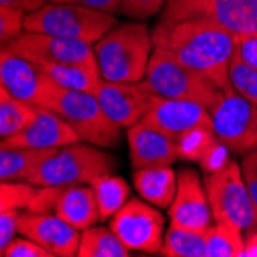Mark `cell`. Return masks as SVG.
I'll list each match as a JSON object with an SVG mask.
<instances>
[{
  "label": "cell",
  "instance_id": "1",
  "mask_svg": "<svg viewBox=\"0 0 257 257\" xmlns=\"http://www.w3.org/2000/svg\"><path fill=\"white\" fill-rule=\"evenodd\" d=\"M237 34L209 19L159 22L153 31L154 48H162L180 63L208 76L223 92L231 89L229 62L234 54Z\"/></svg>",
  "mask_w": 257,
  "mask_h": 257
},
{
  "label": "cell",
  "instance_id": "2",
  "mask_svg": "<svg viewBox=\"0 0 257 257\" xmlns=\"http://www.w3.org/2000/svg\"><path fill=\"white\" fill-rule=\"evenodd\" d=\"M92 48L103 80L134 83L147 76L154 48L153 34L144 22H123L114 25Z\"/></svg>",
  "mask_w": 257,
  "mask_h": 257
},
{
  "label": "cell",
  "instance_id": "3",
  "mask_svg": "<svg viewBox=\"0 0 257 257\" xmlns=\"http://www.w3.org/2000/svg\"><path fill=\"white\" fill-rule=\"evenodd\" d=\"M40 106L57 112L83 142L103 150L119 147L120 126L105 114L94 92L66 89L51 80Z\"/></svg>",
  "mask_w": 257,
  "mask_h": 257
},
{
  "label": "cell",
  "instance_id": "4",
  "mask_svg": "<svg viewBox=\"0 0 257 257\" xmlns=\"http://www.w3.org/2000/svg\"><path fill=\"white\" fill-rule=\"evenodd\" d=\"M145 82L160 97L196 102L209 111H213L223 97V89L217 83L180 63L162 48H153Z\"/></svg>",
  "mask_w": 257,
  "mask_h": 257
},
{
  "label": "cell",
  "instance_id": "5",
  "mask_svg": "<svg viewBox=\"0 0 257 257\" xmlns=\"http://www.w3.org/2000/svg\"><path fill=\"white\" fill-rule=\"evenodd\" d=\"M117 160L114 156L91 144H71L57 150L28 177L36 186L89 185L96 177L114 173Z\"/></svg>",
  "mask_w": 257,
  "mask_h": 257
},
{
  "label": "cell",
  "instance_id": "6",
  "mask_svg": "<svg viewBox=\"0 0 257 257\" xmlns=\"http://www.w3.org/2000/svg\"><path fill=\"white\" fill-rule=\"evenodd\" d=\"M114 25H117L114 14L77 4L48 2L25 17V31L74 39L89 45L100 40Z\"/></svg>",
  "mask_w": 257,
  "mask_h": 257
},
{
  "label": "cell",
  "instance_id": "7",
  "mask_svg": "<svg viewBox=\"0 0 257 257\" xmlns=\"http://www.w3.org/2000/svg\"><path fill=\"white\" fill-rule=\"evenodd\" d=\"M203 185L216 222L231 223L243 232L257 229L254 206L236 160L231 159L216 173L205 176Z\"/></svg>",
  "mask_w": 257,
  "mask_h": 257
},
{
  "label": "cell",
  "instance_id": "8",
  "mask_svg": "<svg viewBox=\"0 0 257 257\" xmlns=\"http://www.w3.org/2000/svg\"><path fill=\"white\" fill-rule=\"evenodd\" d=\"M209 19L234 34L257 33V0H171L160 22Z\"/></svg>",
  "mask_w": 257,
  "mask_h": 257
},
{
  "label": "cell",
  "instance_id": "9",
  "mask_svg": "<svg viewBox=\"0 0 257 257\" xmlns=\"http://www.w3.org/2000/svg\"><path fill=\"white\" fill-rule=\"evenodd\" d=\"M2 48L20 57H25L34 63L51 62L74 65L100 74L94 48L86 42L57 37L51 34L23 31L19 37H16L13 42L7 43Z\"/></svg>",
  "mask_w": 257,
  "mask_h": 257
},
{
  "label": "cell",
  "instance_id": "10",
  "mask_svg": "<svg viewBox=\"0 0 257 257\" xmlns=\"http://www.w3.org/2000/svg\"><path fill=\"white\" fill-rule=\"evenodd\" d=\"M213 131L234 154L245 156L257 148V106L231 88L211 111Z\"/></svg>",
  "mask_w": 257,
  "mask_h": 257
},
{
  "label": "cell",
  "instance_id": "11",
  "mask_svg": "<svg viewBox=\"0 0 257 257\" xmlns=\"http://www.w3.org/2000/svg\"><path fill=\"white\" fill-rule=\"evenodd\" d=\"M163 219L157 206L137 197L126 203L109 220V228L131 251L160 252L163 245Z\"/></svg>",
  "mask_w": 257,
  "mask_h": 257
},
{
  "label": "cell",
  "instance_id": "12",
  "mask_svg": "<svg viewBox=\"0 0 257 257\" xmlns=\"http://www.w3.org/2000/svg\"><path fill=\"white\" fill-rule=\"evenodd\" d=\"M94 96L105 114L120 128L139 123L153 108L156 99L145 79L134 83H115L102 79Z\"/></svg>",
  "mask_w": 257,
  "mask_h": 257
},
{
  "label": "cell",
  "instance_id": "13",
  "mask_svg": "<svg viewBox=\"0 0 257 257\" xmlns=\"http://www.w3.org/2000/svg\"><path fill=\"white\" fill-rule=\"evenodd\" d=\"M170 225L206 232L213 226V211L208 202L205 185L193 168H182L177 173V191L170 205Z\"/></svg>",
  "mask_w": 257,
  "mask_h": 257
},
{
  "label": "cell",
  "instance_id": "14",
  "mask_svg": "<svg viewBox=\"0 0 257 257\" xmlns=\"http://www.w3.org/2000/svg\"><path fill=\"white\" fill-rule=\"evenodd\" d=\"M142 122L168 136L174 142L197 128L213 130L211 111L205 106L188 100L165 99L157 94L153 108L148 111Z\"/></svg>",
  "mask_w": 257,
  "mask_h": 257
},
{
  "label": "cell",
  "instance_id": "15",
  "mask_svg": "<svg viewBox=\"0 0 257 257\" xmlns=\"http://www.w3.org/2000/svg\"><path fill=\"white\" fill-rule=\"evenodd\" d=\"M19 232L30 237L53 255H77L80 245L79 229L51 213H20Z\"/></svg>",
  "mask_w": 257,
  "mask_h": 257
},
{
  "label": "cell",
  "instance_id": "16",
  "mask_svg": "<svg viewBox=\"0 0 257 257\" xmlns=\"http://www.w3.org/2000/svg\"><path fill=\"white\" fill-rule=\"evenodd\" d=\"M82 142L77 133L69 126L57 112L50 108L39 106L34 120L17 134L5 137L0 142V150L8 148H62Z\"/></svg>",
  "mask_w": 257,
  "mask_h": 257
},
{
  "label": "cell",
  "instance_id": "17",
  "mask_svg": "<svg viewBox=\"0 0 257 257\" xmlns=\"http://www.w3.org/2000/svg\"><path fill=\"white\" fill-rule=\"evenodd\" d=\"M0 80L13 96L39 106L51 83V79L34 62L5 48L0 54Z\"/></svg>",
  "mask_w": 257,
  "mask_h": 257
},
{
  "label": "cell",
  "instance_id": "18",
  "mask_svg": "<svg viewBox=\"0 0 257 257\" xmlns=\"http://www.w3.org/2000/svg\"><path fill=\"white\" fill-rule=\"evenodd\" d=\"M126 136L130 159L134 170L171 167L180 159L174 140L142 120L130 126Z\"/></svg>",
  "mask_w": 257,
  "mask_h": 257
},
{
  "label": "cell",
  "instance_id": "19",
  "mask_svg": "<svg viewBox=\"0 0 257 257\" xmlns=\"http://www.w3.org/2000/svg\"><path fill=\"white\" fill-rule=\"evenodd\" d=\"M53 214L77 229L94 226L100 220L99 203L89 185L59 186Z\"/></svg>",
  "mask_w": 257,
  "mask_h": 257
},
{
  "label": "cell",
  "instance_id": "20",
  "mask_svg": "<svg viewBox=\"0 0 257 257\" xmlns=\"http://www.w3.org/2000/svg\"><path fill=\"white\" fill-rule=\"evenodd\" d=\"M179 156L183 160L196 162L205 176L213 174L231 160V153L214 134L211 128H197L177 140Z\"/></svg>",
  "mask_w": 257,
  "mask_h": 257
},
{
  "label": "cell",
  "instance_id": "21",
  "mask_svg": "<svg viewBox=\"0 0 257 257\" xmlns=\"http://www.w3.org/2000/svg\"><path fill=\"white\" fill-rule=\"evenodd\" d=\"M134 188L145 202L167 208L173 203L177 191V174L170 167L134 170Z\"/></svg>",
  "mask_w": 257,
  "mask_h": 257
},
{
  "label": "cell",
  "instance_id": "22",
  "mask_svg": "<svg viewBox=\"0 0 257 257\" xmlns=\"http://www.w3.org/2000/svg\"><path fill=\"white\" fill-rule=\"evenodd\" d=\"M59 148H8L0 150V179L2 182H27L42 163Z\"/></svg>",
  "mask_w": 257,
  "mask_h": 257
},
{
  "label": "cell",
  "instance_id": "23",
  "mask_svg": "<svg viewBox=\"0 0 257 257\" xmlns=\"http://www.w3.org/2000/svg\"><path fill=\"white\" fill-rule=\"evenodd\" d=\"M37 105L22 100L0 86V137H11L25 130L36 117Z\"/></svg>",
  "mask_w": 257,
  "mask_h": 257
},
{
  "label": "cell",
  "instance_id": "24",
  "mask_svg": "<svg viewBox=\"0 0 257 257\" xmlns=\"http://www.w3.org/2000/svg\"><path fill=\"white\" fill-rule=\"evenodd\" d=\"M79 257H128L130 249L117 234L105 226H89L80 234Z\"/></svg>",
  "mask_w": 257,
  "mask_h": 257
},
{
  "label": "cell",
  "instance_id": "25",
  "mask_svg": "<svg viewBox=\"0 0 257 257\" xmlns=\"http://www.w3.org/2000/svg\"><path fill=\"white\" fill-rule=\"evenodd\" d=\"M99 203L100 220L105 222L112 217L126 203L130 196V186L123 177L114 176L112 173L102 174L89 183Z\"/></svg>",
  "mask_w": 257,
  "mask_h": 257
},
{
  "label": "cell",
  "instance_id": "26",
  "mask_svg": "<svg viewBox=\"0 0 257 257\" xmlns=\"http://www.w3.org/2000/svg\"><path fill=\"white\" fill-rule=\"evenodd\" d=\"M42 71L48 76L54 83L66 89H77L94 92L102 82L100 74H96L82 66L51 63V62H39L36 63Z\"/></svg>",
  "mask_w": 257,
  "mask_h": 257
},
{
  "label": "cell",
  "instance_id": "27",
  "mask_svg": "<svg viewBox=\"0 0 257 257\" xmlns=\"http://www.w3.org/2000/svg\"><path fill=\"white\" fill-rule=\"evenodd\" d=\"M160 254L167 257H206L205 232L170 225L163 236Z\"/></svg>",
  "mask_w": 257,
  "mask_h": 257
},
{
  "label": "cell",
  "instance_id": "28",
  "mask_svg": "<svg viewBox=\"0 0 257 257\" xmlns=\"http://www.w3.org/2000/svg\"><path fill=\"white\" fill-rule=\"evenodd\" d=\"M242 232L231 223L216 222L205 232L206 257H240L245 237Z\"/></svg>",
  "mask_w": 257,
  "mask_h": 257
},
{
  "label": "cell",
  "instance_id": "29",
  "mask_svg": "<svg viewBox=\"0 0 257 257\" xmlns=\"http://www.w3.org/2000/svg\"><path fill=\"white\" fill-rule=\"evenodd\" d=\"M229 82L242 97L257 106V69L242 60L237 43L229 62Z\"/></svg>",
  "mask_w": 257,
  "mask_h": 257
},
{
  "label": "cell",
  "instance_id": "30",
  "mask_svg": "<svg viewBox=\"0 0 257 257\" xmlns=\"http://www.w3.org/2000/svg\"><path fill=\"white\" fill-rule=\"evenodd\" d=\"M39 186L30 182H2L0 185V211L28 209Z\"/></svg>",
  "mask_w": 257,
  "mask_h": 257
},
{
  "label": "cell",
  "instance_id": "31",
  "mask_svg": "<svg viewBox=\"0 0 257 257\" xmlns=\"http://www.w3.org/2000/svg\"><path fill=\"white\" fill-rule=\"evenodd\" d=\"M27 14L8 7H0V43L5 46L25 31Z\"/></svg>",
  "mask_w": 257,
  "mask_h": 257
},
{
  "label": "cell",
  "instance_id": "32",
  "mask_svg": "<svg viewBox=\"0 0 257 257\" xmlns=\"http://www.w3.org/2000/svg\"><path fill=\"white\" fill-rule=\"evenodd\" d=\"M171 0H122L119 13L131 20L142 22L165 8Z\"/></svg>",
  "mask_w": 257,
  "mask_h": 257
},
{
  "label": "cell",
  "instance_id": "33",
  "mask_svg": "<svg viewBox=\"0 0 257 257\" xmlns=\"http://www.w3.org/2000/svg\"><path fill=\"white\" fill-rule=\"evenodd\" d=\"M2 257H54L48 249L31 240L30 237H14L10 245L0 252Z\"/></svg>",
  "mask_w": 257,
  "mask_h": 257
},
{
  "label": "cell",
  "instance_id": "34",
  "mask_svg": "<svg viewBox=\"0 0 257 257\" xmlns=\"http://www.w3.org/2000/svg\"><path fill=\"white\" fill-rule=\"evenodd\" d=\"M240 171L257 217V148L243 156L240 162Z\"/></svg>",
  "mask_w": 257,
  "mask_h": 257
},
{
  "label": "cell",
  "instance_id": "35",
  "mask_svg": "<svg viewBox=\"0 0 257 257\" xmlns=\"http://www.w3.org/2000/svg\"><path fill=\"white\" fill-rule=\"evenodd\" d=\"M19 209H5L0 211V252L14 239L19 231Z\"/></svg>",
  "mask_w": 257,
  "mask_h": 257
},
{
  "label": "cell",
  "instance_id": "36",
  "mask_svg": "<svg viewBox=\"0 0 257 257\" xmlns=\"http://www.w3.org/2000/svg\"><path fill=\"white\" fill-rule=\"evenodd\" d=\"M237 50L245 63L257 69V33L239 34Z\"/></svg>",
  "mask_w": 257,
  "mask_h": 257
},
{
  "label": "cell",
  "instance_id": "37",
  "mask_svg": "<svg viewBox=\"0 0 257 257\" xmlns=\"http://www.w3.org/2000/svg\"><path fill=\"white\" fill-rule=\"evenodd\" d=\"M53 4H77L82 7H88L92 10H99L105 13L115 14L119 13L122 0H50Z\"/></svg>",
  "mask_w": 257,
  "mask_h": 257
},
{
  "label": "cell",
  "instance_id": "38",
  "mask_svg": "<svg viewBox=\"0 0 257 257\" xmlns=\"http://www.w3.org/2000/svg\"><path fill=\"white\" fill-rule=\"evenodd\" d=\"M50 0H0V7H8L20 10L25 14H31L42 7H45Z\"/></svg>",
  "mask_w": 257,
  "mask_h": 257
},
{
  "label": "cell",
  "instance_id": "39",
  "mask_svg": "<svg viewBox=\"0 0 257 257\" xmlns=\"http://www.w3.org/2000/svg\"><path fill=\"white\" fill-rule=\"evenodd\" d=\"M240 257H257V229L245 232Z\"/></svg>",
  "mask_w": 257,
  "mask_h": 257
}]
</instances>
